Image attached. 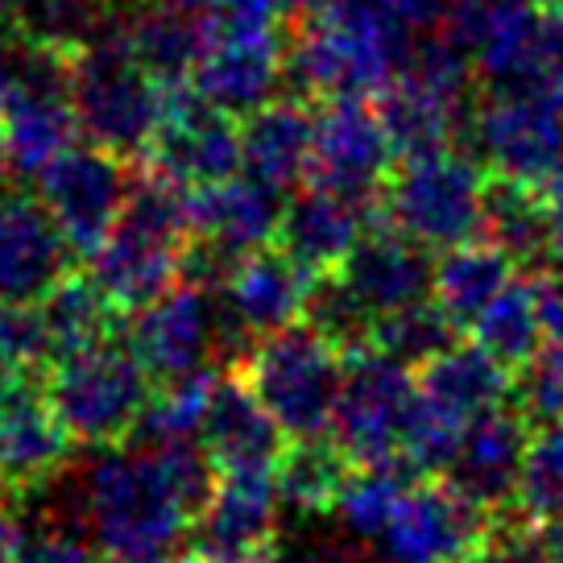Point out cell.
Listing matches in <instances>:
<instances>
[{"instance_id":"cell-25","label":"cell","mask_w":563,"mask_h":563,"mask_svg":"<svg viewBox=\"0 0 563 563\" xmlns=\"http://www.w3.org/2000/svg\"><path fill=\"white\" fill-rule=\"evenodd\" d=\"M199 443L216 473H274L290 440L245 377H220Z\"/></svg>"},{"instance_id":"cell-27","label":"cell","mask_w":563,"mask_h":563,"mask_svg":"<svg viewBox=\"0 0 563 563\" xmlns=\"http://www.w3.org/2000/svg\"><path fill=\"white\" fill-rule=\"evenodd\" d=\"M311 145H316V112L302 100H269L241 121V158L245 175L274 191H295L311 178Z\"/></svg>"},{"instance_id":"cell-46","label":"cell","mask_w":563,"mask_h":563,"mask_svg":"<svg viewBox=\"0 0 563 563\" xmlns=\"http://www.w3.org/2000/svg\"><path fill=\"white\" fill-rule=\"evenodd\" d=\"M369 4H377L386 18L406 25L410 34L440 30L443 21H448V9H452V0H369Z\"/></svg>"},{"instance_id":"cell-30","label":"cell","mask_w":563,"mask_h":563,"mask_svg":"<svg viewBox=\"0 0 563 563\" xmlns=\"http://www.w3.org/2000/svg\"><path fill=\"white\" fill-rule=\"evenodd\" d=\"M352 476V460L340 443H328V435L316 440H290L282 452L274 481H278L282 506L299 514H328L340 501V489Z\"/></svg>"},{"instance_id":"cell-3","label":"cell","mask_w":563,"mask_h":563,"mask_svg":"<svg viewBox=\"0 0 563 563\" xmlns=\"http://www.w3.org/2000/svg\"><path fill=\"white\" fill-rule=\"evenodd\" d=\"M187 241H191L187 187L150 170L133 178L117 229L88 257V274L117 311H137L178 282Z\"/></svg>"},{"instance_id":"cell-14","label":"cell","mask_w":563,"mask_h":563,"mask_svg":"<svg viewBox=\"0 0 563 563\" xmlns=\"http://www.w3.org/2000/svg\"><path fill=\"white\" fill-rule=\"evenodd\" d=\"M129 191L133 178L124 170V158L100 145H70L37 175V199L79 257H91L104 245L129 203Z\"/></svg>"},{"instance_id":"cell-33","label":"cell","mask_w":563,"mask_h":563,"mask_svg":"<svg viewBox=\"0 0 563 563\" xmlns=\"http://www.w3.org/2000/svg\"><path fill=\"white\" fill-rule=\"evenodd\" d=\"M481 236L493 241L501 253H510L514 265L547 257V195H539L530 183L493 175L485 187Z\"/></svg>"},{"instance_id":"cell-17","label":"cell","mask_w":563,"mask_h":563,"mask_svg":"<svg viewBox=\"0 0 563 563\" xmlns=\"http://www.w3.org/2000/svg\"><path fill=\"white\" fill-rule=\"evenodd\" d=\"M145 162L154 175L170 178L187 191L241 175L245 170L241 124H236V117H224L220 108L203 104L191 91V84L170 88L166 117H162L154 145L145 150Z\"/></svg>"},{"instance_id":"cell-55","label":"cell","mask_w":563,"mask_h":563,"mask_svg":"<svg viewBox=\"0 0 563 563\" xmlns=\"http://www.w3.org/2000/svg\"><path fill=\"white\" fill-rule=\"evenodd\" d=\"M530 4H539V9H563V0H530Z\"/></svg>"},{"instance_id":"cell-37","label":"cell","mask_w":563,"mask_h":563,"mask_svg":"<svg viewBox=\"0 0 563 563\" xmlns=\"http://www.w3.org/2000/svg\"><path fill=\"white\" fill-rule=\"evenodd\" d=\"M415 476H422V473L406 468V464H369V468H356V473L344 481V489H340L335 518L344 522V530H349L352 539L373 543Z\"/></svg>"},{"instance_id":"cell-16","label":"cell","mask_w":563,"mask_h":563,"mask_svg":"<svg viewBox=\"0 0 563 563\" xmlns=\"http://www.w3.org/2000/svg\"><path fill=\"white\" fill-rule=\"evenodd\" d=\"M278 481L274 473H220L191 527L195 563L278 560Z\"/></svg>"},{"instance_id":"cell-13","label":"cell","mask_w":563,"mask_h":563,"mask_svg":"<svg viewBox=\"0 0 563 563\" xmlns=\"http://www.w3.org/2000/svg\"><path fill=\"white\" fill-rule=\"evenodd\" d=\"M129 316L124 344L154 382H178L220 361V299L208 286L175 282L166 295Z\"/></svg>"},{"instance_id":"cell-18","label":"cell","mask_w":563,"mask_h":563,"mask_svg":"<svg viewBox=\"0 0 563 563\" xmlns=\"http://www.w3.org/2000/svg\"><path fill=\"white\" fill-rule=\"evenodd\" d=\"M398 145L389 137L382 112L365 100H328L316 112V145H311V183L328 191L365 199L386 191L394 175Z\"/></svg>"},{"instance_id":"cell-12","label":"cell","mask_w":563,"mask_h":563,"mask_svg":"<svg viewBox=\"0 0 563 563\" xmlns=\"http://www.w3.org/2000/svg\"><path fill=\"white\" fill-rule=\"evenodd\" d=\"M311 269H302L282 249H257L232 265L220 299V361L249 356V349L265 335L282 332L307 316L311 299Z\"/></svg>"},{"instance_id":"cell-42","label":"cell","mask_w":563,"mask_h":563,"mask_svg":"<svg viewBox=\"0 0 563 563\" xmlns=\"http://www.w3.org/2000/svg\"><path fill=\"white\" fill-rule=\"evenodd\" d=\"M510 91H530L563 112V9H543Z\"/></svg>"},{"instance_id":"cell-49","label":"cell","mask_w":563,"mask_h":563,"mask_svg":"<svg viewBox=\"0 0 563 563\" xmlns=\"http://www.w3.org/2000/svg\"><path fill=\"white\" fill-rule=\"evenodd\" d=\"M100 563H195L191 555L178 551H124V555H104Z\"/></svg>"},{"instance_id":"cell-56","label":"cell","mask_w":563,"mask_h":563,"mask_svg":"<svg viewBox=\"0 0 563 563\" xmlns=\"http://www.w3.org/2000/svg\"><path fill=\"white\" fill-rule=\"evenodd\" d=\"M0 493H4V485H0Z\"/></svg>"},{"instance_id":"cell-48","label":"cell","mask_w":563,"mask_h":563,"mask_svg":"<svg viewBox=\"0 0 563 563\" xmlns=\"http://www.w3.org/2000/svg\"><path fill=\"white\" fill-rule=\"evenodd\" d=\"M547 195V257L563 265V170L543 187Z\"/></svg>"},{"instance_id":"cell-6","label":"cell","mask_w":563,"mask_h":563,"mask_svg":"<svg viewBox=\"0 0 563 563\" xmlns=\"http://www.w3.org/2000/svg\"><path fill=\"white\" fill-rule=\"evenodd\" d=\"M42 386L70 440L91 448L129 440L154 398V377L133 356V349L117 340L54 356Z\"/></svg>"},{"instance_id":"cell-23","label":"cell","mask_w":563,"mask_h":563,"mask_svg":"<svg viewBox=\"0 0 563 563\" xmlns=\"http://www.w3.org/2000/svg\"><path fill=\"white\" fill-rule=\"evenodd\" d=\"M187 211H191V241L216 249L236 265L241 257L278 241L282 195L241 170L187 191Z\"/></svg>"},{"instance_id":"cell-32","label":"cell","mask_w":563,"mask_h":563,"mask_svg":"<svg viewBox=\"0 0 563 563\" xmlns=\"http://www.w3.org/2000/svg\"><path fill=\"white\" fill-rule=\"evenodd\" d=\"M473 340L485 352H493L506 369H522L534 352H543L551 340H547L543 328V311H539V290H534V278H514L497 299L485 307V316L476 319Z\"/></svg>"},{"instance_id":"cell-31","label":"cell","mask_w":563,"mask_h":563,"mask_svg":"<svg viewBox=\"0 0 563 563\" xmlns=\"http://www.w3.org/2000/svg\"><path fill=\"white\" fill-rule=\"evenodd\" d=\"M37 311H42V323H46V335H51L54 356H67V352H84L91 344H104L112 340V328H117V307L104 290L96 286V278H58L37 299Z\"/></svg>"},{"instance_id":"cell-43","label":"cell","mask_w":563,"mask_h":563,"mask_svg":"<svg viewBox=\"0 0 563 563\" xmlns=\"http://www.w3.org/2000/svg\"><path fill=\"white\" fill-rule=\"evenodd\" d=\"M100 543L84 518H42L18 534L13 563H100Z\"/></svg>"},{"instance_id":"cell-15","label":"cell","mask_w":563,"mask_h":563,"mask_svg":"<svg viewBox=\"0 0 563 563\" xmlns=\"http://www.w3.org/2000/svg\"><path fill=\"white\" fill-rule=\"evenodd\" d=\"M485 527L489 514L476 510L448 481L415 476L369 547L382 563H460Z\"/></svg>"},{"instance_id":"cell-35","label":"cell","mask_w":563,"mask_h":563,"mask_svg":"<svg viewBox=\"0 0 563 563\" xmlns=\"http://www.w3.org/2000/svg\"><path fill=\"white\" fill-rule=\"evenodd\" d=\"M216 382L220 377L211 369L178 377V382H162V389L150 398L133 435L141 443H154V448H166V443H199L203 440V422H208Z\"/></svg>"},{"instance_id":"cell-54","label":"cell","mask_w":563,"mask_h":563,"mask_svg":"<svg viewBox=\"0 0 563 563\" xmlns=\"http://www.w3.org/2000/svg\"><path fill=\"white\" fill-rule=\"evenodd\" d=\"M170 4H187V9H208L211 0H170Z\"/></svg>"},{"instance_id":"cell-29","label":"cell","mask_w":563,"mask_h":563,"mask_svg":"<svg viewBox=\"0 0 563 563\" xmlns=\"http://www.w3.org/2000/svg\"><path fill=\"white\" fill-rule=\"evenodd\" d=\"M514 282V257L493 241H464L443 249L431 274V299L456 328H473L506 286Z\"/></svg>"},{"instance_id":"cell-53","label":"cell","mask_w":563,"mask_h":563,"mask_svg":"<svg viewBox=\"0 0 563 563\" xmlns=\"http://www.w3.org/2000/svg\"><path fill=\"white\" fill-rule=\"evenodd\" d=\"M9 54H13V46L0 42V100H4V88H9Z\"/></svg>"},{"instance_id":"cell-50","label":"cell","mask_w":563,"mask_h":563,"mask_svg":"<svg viewBox=\"0 0 563 563\" xmlns=\"http://www.w3.org/2000/svg\"><path fill=\"white\" fill-rule=\"evenodd\" d=\"M18 534L21 527L0 510V563H13V555H18Z\"/></svg>"},{"instance_id":"cell-8","label":"cell","mask_w":563,"mask_h":563,"mask_svg":"<svg viewBox=\"0 0 563 563\" xmlns=\"http://www.w3.org/2000/svg\"><path fill=\"white\" fill-rule=\"evenodd\" d=\"M485 187L489 178L481 158L448 145V150L402 158V166H394L382 199L394 229L415 236L422 249L443 253L481 236Z\"/></svg>"},{"instance_id":"cell-4","label":"cell","mask_w":563,"mask_h":563,"mask_svg":"<svg viewBox=\"0 0 563 563\" xmlns=\"http://www.w3.org/2000/svg\"><path fill=\"white\" fill-rule=\"evenodd\" d=\"M166 100L170 88L137 63L124 21L108 18L88 46L70 54V104L79 133L117 158H145L166 117Z\"/></svg>"},{"instance_id":"cell-20","label":"cell","mask_w":563,"mask_h":563,"mask_svg":"<svg viewBox=\"0 0 563 563\" xmlns=\"http://www.w3.org/2000/svg\"><path fill=\"white\" fill-rule=\"evenodd\" d=\"M286 79V42L265 30H211L203 58L191 75V91L224 117L245 121L249 112L278 100Z\"/></svg>"},{"instance_id":"cell-41","label":"cell","mask_w":563,"mask_h":563,"mask_svg":"<svg viewBox=\"0 0 563 563\" xmlns=\"http://www.w3.org/2000/svg\"><path fill=\"white\" fill-rule=\"evenodd\" d=\"M54 356L37 302H0V382L37 377Z\"/></svg>"},{"instance_id":"cell-26","label":"cell","mask_w":563,"mask_h":563,"mask_svg":"<svg viewBox=\"0 0 563 563\" xmlns=\"http://www.w3.org/2000/svg\"><path fill=\"white\" fill-rule=\"evenodd\" d=\"M369 229V203L352 195L307 187L282 203L278 249L311 274H335Z\"/></svg>"},{"instance_id":"cell-22","label":"cell","mask_w":563,"mask_h":563,"mask_svg":"<svg viewBox=\"0 0 563 563\" xmlns=\"http://www.w3.org/2000/svg\"><path fill=\"white\" fill-rule=\"evenodd\" d=\"M75 249L37 195H0V302H37L67 278Z\"/></svg>"},{"instance_id":"cell-24","label":"cell","mask_w":563,"mask_h":563,"mask_svg":"<svg viewBox=\"0 0 563 563\" xmlns=\"http://www.w3.org/2000/svg\"><path fill=\"white\" fill-rule=\"evenodd\" d=\"M335 274L344 278V286L356 299L365 302V311L377 319L398 311V307L431 299L435 265L427 262V249L415 236H406L402 229H394V224L373 229L369 224Z\"/></svg>"},{"instance_id":"cell-38","label":"cell","mask_w":563,"mask_h":563,"mask_svg":"<svg viewBox=\"0 0 563 563\" xmlns=\"http://www.w3.org/2000/svg\"><path fill=\"white\" fill-rule=\"evenodd\" d=\"M302 319H307L319 335H328L344 356L369 349L373 323H377V319L365 311V302L344 286L340 274H328V278L311 282V299H307V316Z\"/></svg>"},{"instance_id":"cell-52","label":"cell","mask_w":563,"mask_h":563,"mask_svg":"<svg viewBox=\"0 0 563 563\" xmlns=\"http://www.w3.org/2000/svg\"><path fill=\"white\" fill-rule=\"evenodd\" d=\"M9 175H13V158H9V145H4V133H0V195L9 187Z\"/></svg>"},{"instance_id":"cell-44","label":"cell","mask_w":563,"mask_h":563,"mask_svg":"<svg viewBox=\"0 0 563 563\" xmlns=\"http://www.w3.org/2000/svg\"><path fill=\"white\" fill-rule=\"evenodd\" d=\"M460 563H555V555L547 547L543 530L501 518V522L485 527V534L468 547V555Z\"/></svg>"},{"instance_id":"cell-39","label":"cell","mask_w":563,"mask_h":563,"mask_svg":"<svg viewBox=\"0 0 563 563\" xmlns=\"http://www.w3.org/2000/svg\"><path fill=\"white\" fill-rule=\"evenodd\" d=\"M518 506L534 522H551V518L563 514V422H551V427L534 431L522 489H518Z\"/></svg>"},{"instance_id":"cell-47","label":"cell","mask_w":563,"mask_h":563,"mask_svg":"<svg viewBox=\"0 0 563 563\" xmlns=\"http://www.w3.org/2000/svg\"><path fill=\"white\" fill-rule=\"evenodd\" d=\"M534 290H539V311H543V328L551 344H563V278L560 274H534Z\"/></svg>"},{"instance_id":"cell-28","label":"cell","mask_w":563,"mask_h":563,"mask_svg":"<svg viewBox=\"0 0 563 563\" xmlns=\"http://www.w3.org/2000/svg\"><path fill=\"white\" fill-rule=\"evenodd\" d=\"M124 34H129L137 63L162 88H187L203 58V46H208V18H203V9L145 0L137 18L124 21Z\"/></svg>"},{"instance_id":"cell-51","label":"cell","mask_w":563,"mask_h":563,"mask_svg":"<svg viewBox=\"0 0 563 563\" xmlns=\"http://www.w3.org/2000/svg\"><path fill=\"white\" fill-rule=\"evenodd\" d=\"M543 539H547V547H551L555 563H563V514L551 518V522H543Z\"/></svg>"},{"instance_id":"cell-34","label":"cell","mask_w":563,"mask_h":563,"mask_svg":"<svg viewBox=\"0 0 563 563\" xmlns=\"http://www.w3.org/2000/svg\"><path fill=\"white\" fill-rule=\"evenodd\" d=\"M9 18L18 25L21 42L46 51L75 54L108 25L104 0H9Z\"/></svg>"},{"instance_id":"cell-1","label":"cell","mask_w":563,"mask_h":563,"mask_svg":"<svg viewBox=\"0 0 563 563\" xmlns=\"http://www.w3.org/2000/svg\"><path fill=\"white\" fill-rule=\"evenodd\" d=\"M203 443H108L79 476L75 510L104 555L175 551L216 489Z\"/></svg>"},{"instance_id":"cell-45","label":"cell","mask_w":563,"mask_h":563,"mask_svg":"<svg viewBox=\"0 0 563 563\" xmlns=\"http://www.w3.org/2000/svg\"><path fill=\"white\" fill-rule=\"evenodd\" d=\"M311 0H211L203 9L211 30H265L282 34L286 21H299Z\"/></svg>"},{"instance_id":"cell-19","label":"cell","mask_w":563,"mask_h":563,"mask_svg":"<svg viewBox=\"0 0 563 563\" xmlns=\"http://www.w3.org/2000/svg\"><path fill=\"white\" fill-rule=\"evenodd\" d=\"M530 431L534 427L510 402L493 406L464 427L456 452L443 464L440 476L489 518L510 510L522 489V473H527L530 440H534Z\"/></svg>"},{"instance_id":"cell-5","label":"cell","mask_w":563,"mask_h":563,"mask_svg":"<svg viewBox=\"0 0 563 563\" xmlns=\"http://www.w3.org/2000/svg\"><path fill=\"white\" fill-rule=\"evenodd\" d=\"M510 369L481 344H452L415 377L402 460L415 473H443L464 427L493 406L510 402Z\"/></svg>"},{"instance_id":"cell-40","label":"cell","mask_w":563,"mask_h":563,"mask_svg":"<svg viewBox=\"0 0 563 563\" xmlns=\"http://www.w3.org/2000/svg\"><path fill=\"white\" fill-rule=\"evenodd\" d=\"M510 406L534 431L563 422V344H547L522 369H514Z\"/></svg>"},{"instance_id":"cell-7","label":"cell","mask_w":563,"mask_h":563,"mask_svg":"<svg viewBox=\"0 0 563 563\" xmlns=\"http://www.w3.org/2000/svg\"><path fill=\"white\" fill-rule=\"evenodd\" d=\"M245 382L278 419L286 440L328 435L344 382V352L307 319L257 340L245 356Z\"/></svg>"},{"instance_id":"cell-9","label":"cell","mask_w":563,"mask_h":563,"mask_svg":"<svg viewBox=\"0 0 563 563\" xmlns=\"http://www.w3.org/2000/svg\"><path fill=\"white\" fill-rule=\"evenodd\" d=\"M0 133L13 175L37 178L70 145H79V117L70 104V58L34 42L9 54V88L0 100Z\"/></svg>"},{"instance_id":"cell-10","label":"cell","mask_w":563,"mask_h":563,"mask_svg":"<svg viewBox=\"0 0 563 563\" xmlns=\"http://www.w3.org/2000/svg\"><path fill=\"white\" fill-rule=\"evenodd\" d=\"M415 369L398 365L377 349L344 356V382L335 398L332 440L356 468L369 464H406V422L415 406ZM410 468V464H406Z\"/></svg>"},{"instance_id":"cell-2","label":"cell","mask_w":563,"mask_h":563,"mask_svg":"<svg viewBox=\"0 0 563 563\" xmlns=\"http://www.w3.org/2000/svg\"><path fill=\"white\" fill-rule=\"evenodd\" d=\"M415 34L369 0H311L286 42V75L316 100H369L406 67Z\"/></svg>"},{"instance_id":"cell-36","label":"cell","mask_w":563,"mask_h":563,"mask_svg":"<svg viewBox=\"0 0 563 563\" xmlns=\"http://www.w3.org/2000/svg\"><path fill=\"white\" fill-rule=\"evenodd\" d=\"M456 332L460 328L443 316L440 302L422 299V302H410V307H398L389 316H377L369 349L394 356L406 369H422L427 361H435L443 349L456 344Z\"/></svg>"},{"instance_id":"cell-11","label":"cell","mask_w":563,"mask_h":563,"mask_svg":"<svg viewBox=\"0 0 563 563\" xmlns=\"http://www.w3.org/2000/svg\"><path fill=\"white\" fill-rule=\"evenodd\" d=\"M468 141L497 178L547 187L563 170V112L530 91L493 88L468 112Z\"/></svg>"},{"instance_id":"cell-21","label":"cell","mask_w":563,"mask_h":563,"mask_svg":"<svg viewBox=\"0 0 563 563\" xmlns=\"http://www.w3.org/2000/svg\"><path fill=\"white\" fill-rule=\"evenodd\" d=\"M70 431L54 415L37 377L0 382V485L4 493L46 489L70 460Z\"/></svg>"}]
</instances>
